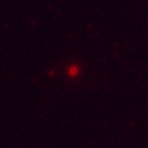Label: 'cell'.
<instances>
[{"mask_svg": "<svg viewBox=\"0 0 148 148\" xmlns=\"http://www.w3.org/2000/svg\"><path fill=\"white\" fill-rule=\"evenodd\" d=\"M69 73H70V75H72L77 74V68L75 67V66H73V67L70 69V70H69Z\"/></svg>", "mask_w": 148, "mask_h": 148, "instance_id": "6da1fadb", "label": "cell"}]
</instances>
